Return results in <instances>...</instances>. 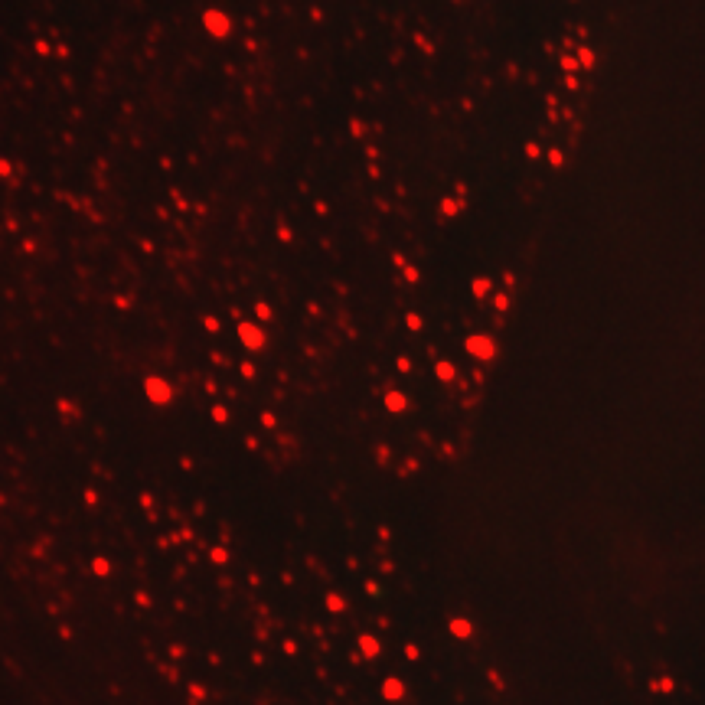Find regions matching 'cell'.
<instances>
[{
    "label": "cell",
    "instance_id": "1",
    "mask_svg": "<svg viewBox=\"0 0 705 705\" xmlns=\"http://www.w3.org/2000/svg\"><path fill=\"white\" fill-rule=\"evenodd\" d=\"M467 349L480 359V363H486V359H493L496 343L490 340V337H470V340H467Z\"/></svg>",
    "mask_w": 705,
    "mask_h": 705
},
{
    "label": "cell",
    "instance_id": "2",
    "mask_svg": "<svg viewBox=\"0 0 705 705\" xmlns=\"http://www.w3.org/2000/svg\"><path fill=\"white\" fill-rule=\"evenodd\" d=\"M239 337H242V343L248 349H261L265 346V333L258 330V327H251V324H242L239 327Z\"/></svg>",
    "mask_w": 705,
    "mask_h": 705
},
{
    "label": "cell",
    "instance_id": "3",
    "mask_svg": "<svg viewBox=\"0 0 705 705\" xmlns=\"http://www.w3.org/2000/svg\"><path fill=\"white\" fill-rule=\"evenodd\" d=\"M147 395L154 402H170V386L160 379H147Z\"/></svg>",
    "mask_w": 705,
    "mask_h": 705
},
{
    "label": "cell",
    "instance_id": "4",
    "mask_svg": "<svg viewBox=\"0 0 705 705\" xmlns=\"http://www.w3.org/2000/svg\"><path fill=\"white\" fill-rule=\"evenodd\" d=\"M650 692L673 696V692H676V679H673V676H657V679H650Z\"/></svg>",
    "mask_w": 705,
    "mask_h": 705
},
{
    "label": "cell",
    "instance_id": "5",
    "mask_svg": "<svg viewBox=\"0 0 705 705\" xmlns=\"http://www.w3.org/2000/svg\"><path fill=\"white\" fill-rule=\"evenodd\" d=\"M382 696L392 699V702H398V699L405 696V686H402V679H386V682H382Z\"/></svg>",
    "mask_w": 705,
    "mask_h": 705
},
{
    "label": "cell",
    "instance_id": "6",
    "mask_svg": "<svg viewBox=\"0 0 705 705\" xmlns=\"http://www.w3.org/2000/svg\"><path fill=\"white\" fill-rule=\"evenodd\" d=\"M451 633H454L457 640H467L470 633H474V624H470L467 617H454V621H451Z\"/></svg>",
    "mask_w": 705,
    "mask_h": 705
},
{
    "label": "cell",
    "instance_id": "7",
    "mask_svg": "<svg viewBox=\"0 0 705 705\" xmlns=\"http://www.w3.org/2000/svg\"><path fill=\"white\" fill-rule=\"evenodd\" d=\"M359 647H363V657H369V660L382 653L379 640H376V637H369V633H363V637H359Z\"/></svg>",
    "mask_w": 705,
    "mask_h": 705
},
{
    "label": "cell",
    "instance_id": "8",
    "mask_svg": "<svg viewBox=\"0 0 705 705\" xmlns=\"http://www.w3.org/2000/svg\"><path fill=\"white\" fill-rule=\"evenodd\" d=\"M464 206L467 203H464V200H454V196H444V200H441V212H444V216H457Z\"/></svg>",
    "mask_w": 705,
    "mask_h": 705
},
{
    "label": "cell",
    "instance_id": "9",
    "mask_svg": "<svg viewBox=\"0 0 705 705\" xmlns=\"http://www.w3.org/2000/svg\"><path fill=\"white\" fill-rule=\"evenodd\" d=\"M490 291H493V281H490V278H477V281H474V297L483 300V297H490Z\"/></svg>",
    "mask_w": 705,
    "mask_h": 705
},
{
    "label": "cell",
    "instance_id": "10",
    "mask_svg": "<svg viewBox=\"0 0 705 705\" xmlns=\"http://www.w3.org/2000/svg\"><path fill=\"white\" fill-rule=\"evenodd\" d=\"M438 379H441V382H454V379H457L454 363H438Z\"/></svg>",
    "mask_w": 705,
    "mask_h": 705
},
{
    "label": "cell",
    "instance_id": "11",
    "mask_svg": "<svg viewBox=\"0 0 705 705\" xmlns=\"http://www.w3.org/2000/svg\"><path fill=\"white\" fill-rule=\"evenodd\" d=\"M386 405H389L392 412H402V408H405L408 402H405V395H398V392H389V395H386Z\"/></svg>",
    "mask_w": 705,
    "mask_h": 705
},
{
    "label": "cell",
    "instance_id": "12",
    "mask_svg": "<svg viewBox=\"0 0 705 705\" xmlns=\"http://www.w3.org/2000/svg\"><path fill=\"white\" fill-rule=\"evenodd\" d=\"M206 23H209V30H212V33H222V30H226V26H229L219 13H206Z\"/></svg>",
    "mask_w": 705,
    "mask_h": 705
},
{
    "label": "cell",
    "instance_id": "13",
    "mask_svg": "<svg viewBox=\"0 0 705 705\" xmlns=\"http://www.w3.org/2000/svg\"><path fill=\"white\" fill-rule=\"evenodd\" d=\"M92 572H95L98 578H105L108 572H111V565H108V559H95V562H92Z\"/></svg>",
    "mask_w": 705,
    "mask_h": 705
},
{
    "label": "cell",
    "instance_id": "14",
    "mask_svg": "<svg viewBox=\"0 0 705 705\" xmlns=\"http://www.w3.org/2000/svg\"><path fill=\"white\" fill-rule=\"evenodd\" d=\"M327 608H330V611H343V608H346V601H343L340 594H330V598H327Z\"/></svg>",
    "mask_w": 705,
    "mask_h": 705
},
{
    "label": "cell",
    "instance_id": "15",
    "mask_svg": "<svg viewBox=\"0 0 705 705\" xmlns=\"http://www.w3.org/2000/svg\"><path fill=\"white\" fill-rule=\"evenodd\" d=\"M405 657H408V660H418V657H422V650L415 647V643H408V647H405Z\"/></svg>",
    "mask_w": 705,
    "mask_h": 705
},
{
    "label": "cell",
    "instance_id": "16",
    "mask_svg": "<svg viewBox=\"0 0 705 705\" xmlns=\"http://www.w3.org/2000/svg\"><path fill=\"white\" fill-rule=\"evenodd\" d=\"M255 314H258L261 320H271V310H268V304H258V307H255Z\"/></svg>",
    "mask_w": 705,
    "mask_h": 705
},
{
    "label": "cell",
    "instance_id": "17",
    "mask_svg": "<svg viewBox=\"0 0 705 705\" xmlns=\"http://www.w3.org/2000/svg\"><path fill=\"white\" fill-rule=\"evenodd\" d=\"M408 327H412V330H422V317H418V314H408Z\"/></svg>",
    "mask_w": 705,
    "mask_h": 705
},
{
    "label": "cell",
    "instance_id": "18",
    "mask_svg": "<svg viewBox=\"0 0 705 705\" xmlns=\"http://www.w3.org/2000/svg\"><path fill=\"white\" fill-rule=\"evenodd\" d=\"M405 278L415 284V281H418V268H408V265H405Z\"/></svg>",
    "mask_w": 705,
    "mask_h": 705
},
{
    "label": "cell",
    "instance_id": "19",
    "mask_svg": "<svg viewBox=\"0 0 705 705\" xmlns=\"http://www.w3.org/2000/svg\"><path fill=\"white\" fill-rule=\"evenodd\" d=\"M490 682H493L496 689H503V679H500V673H490Z\"/></svg>",
    "mask_w": 705,
    "mask_h": 705
}]
</instances>
